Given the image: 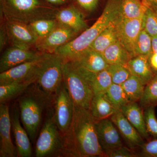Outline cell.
I'll list each match as a JSON object with an SVG mask.
<instances>
[{
  "mask_svg": "<svg viewBox=\"0 0 157 157\" xmlns=\"http://www.w3.org/2000/svg\"><path fill=\"white\" fill-rule=\"evenodd\" d=\"M98 140L101 148L106 154L123 146L121 135L110 118L96 121Z\"/></svg>",
  "mask_w": 157,
  "mask_h": 157,
  "instance_id": "4fadbf2b",
  "label": "cell"
},
{
  "mask_svg": "<svg viewBox=\"0 0 157 157\" xmlns=\"http://www.w3.org/2000/svg\"><path fill=\"white\" fill-rule=\"evenodd\" d=\"M78 34L69 27L58 22L48 36L38 40L35 47L42 53H55L59 48L75 39Z\"/></svg>",
  "mask_w": 157,
  "mask_h": 157,
  "instance_id": "8fae6325",
  "label": "cell"
},
{
  "mask_svg": "<svg viewBox=\"0 0 157 157\" xmlns=\"http://www.w3.org/2000/svg\"><path fill=\"white\" fill-rule=\"evenodd\" d=\"M142 17L130 19L123 17L120 14L114 21L118 40L132 58L134 57L136 41L142 29Z\"/></svg>",
  "mask_w": 157,
  "mask_h": 157,
  "instance_id": "9c48e42d",
  "label": "cell"
},
{
  "mask_svg": "<svg viewBox=\"0 0 157 157\" xmlns=\"http://www.w3.org/2000/svg\"><path fill=\"white\" fill-rule=\"evenodd\" d=\"M116 110L105 93L94 95L89 109L96 121L110 118Z\"/></svg>",
  "mask_w": 157,
  "mask_h": 157,
  "instance_id": "603a6c76",
  "label": "cell"
},
{
  "mask_svg": "<svg viewBox=\"0 0 157 157\" xmlns=\"http://www.w3.org/2000/svg\"><path fill=\"white\" fill-rule=\"evenodd\" d=\"M11 113L7 104H0V157L17 156V148L12 143Z\"/></svg>",
  "mask_w": 157,
  "mask_h": 157,
  "instance_id": "5bb4252c",
  "label": "cell"
},
{
  "mask_svg": "<svg viewBox=\"0 0 157 157\" xmlns=\"http://www.w3.org/2000/svg\"><path fill=\"white\" fill-rule=\"evenodd\" d=\"M64 62L58 54L44 53L36 82L45 94H55L63 83Z\"/></svg>",
  "mask_w": 157,
  "mask_h": 157,
  "instance_id": "8992f818",
  "label": "cell"
},
{
  "mask_svg": "<svg viewBox=\"0 0 157 157\" xmlns=\"http://www.w3.org/2000/svg\"><path fill=\"white\" fill-rule=\"evenodd\" d=\"M4 18L30 24L38 20L53 19L59 9L44 0H0Z\"/></svg>",
  "mask_w": 157,
  "mask_h": 157,
  "instance_id": "3957f363",
  "label": "cell"
},
{
  "mask_svg": "<svg viewBox=\"0 0 157 157\" xmlns=\"http://www.w3.org/2000/svg\"><path fill=\"white\" fill-rule=\"evenodd\" d=\"M102 55L109 65L119 64L126 66L132 58L128 51L118 40L108 47Z\"/></svg>",
  "mask_w": 157,
  "mask_h": 157,
  "instance_id": "cb8c5ba5",
  "label": "cell"
},
{
  "mask_svg": "<svg viewBox=\"0 0 157 157\" xmlns=\"http://www.w3.org/2000/svg\"><path fill=\"white\" fill-rule=\"evenodd\" d=\"M37 157L64 155V135L56 123L53 114L46 119L35 146Z\"/></svg>",
  "mask_w": 157,
  "mask_h": 157,
  "instance_id": "5b68a950",
  "label": "cell"
},
{
  "mask_svg": "<svg viewBox=\"0 0 157 157\" xmlns=\"http://www.w3.org/2000/svg\"><path fill=\"white\" fill-rule=\"evenodd\" d=\"M45 103L36 94H27L18 100L21 120L32 141L36 139Z\"/></svg>",
  "mask_w": 157,
  "mask_h": 157,
  "instance_id": "52a82bcc",
  "label": "cell"
},
{
  "mask_svg": "<svg viewBox=\"0 0 157 157\" xmlns=\"http://www.w3.org/2000/svg\"><path fill=\"white\" fill-rule=\"evenodd\" d=\"M152 53V37L142 29L135 44L134 56L138 55L149 56Z\"/></svg>",
  "mask_w": 157,
  "mask_h": 157,
  "instance_id": "4dcf8cb0",
  "label": "cell"
},
{
  "mask_svg": "<svg viewBox=\"0 0 157 157\" xmlns=\"http://www.w3.org/2000/svg\"><path fill=\"white\" fill-rule=\"evenodd\" d=\"M53 6H62L67 2V0H44Z\"/></svg>",
  "mask_w": 157,
  "mask_h": 157,
  "instance_id": "b9f144b4",
  "label": "cell"
},
{
  "mask_svg": "<svg viewBox=\"0 0 157 157\" xmlns=\"http://www.w3.org/2000/svg\"><path fill=\"white\" fill-rule=\"evenodd\" d=\"M34 82H35L30 81L0 85L1 104L19 96Z\"/></svg>",
  "mask_w": 157,
  "mask_h": 157,
  "instance_id": "83f0119b",
  "label": "cell"
},
{
  "mask_svg": "<svg viewBox=\"0 0 157 157\" xmlns=\"http://www.w3.org/2000/svg\"><path fill=\"white\" fill-rule=\"evenodd\" d=\"M137 149L139 151L137 156L157 157V139L147 140Z\"/></svg>",
  "mask_w": 157,
  "mask_h": 157,
  "instance_id": "d590c367",
  "label": "cell"
},
{
  "mask_svg": "<svg viewBox=\"0 0 157 157\" xmlns=\"http://www.w3.org/2000/svg\"><path fill=\"white\" fill-rule=\"evenodd\" d=\"M43 53L12 46L7 48L1 57L0 72L2 73L23 63L40 58Z\"/></svg>",
  "mask_w": 157,
  "mask_h": 157,
  "instance_id": "2e32d148",
  "label": "cell"
},
{
  "mask_svg": "<svg viewBox=\"0 0 157 157\" xmlns=\"http://www.w3.org/2000/svg\"><path fill=\"white\" fill-rule=\"evenodd\" d=\"M55 111L56 123L64 135L70 129L74 116L75 105L63 81L55 94Z\"/></svg>",
  "mask_w": 157,
  "mask_h": 157,
  "instance_id": "ba28073f",
  "label": "cell"
},
{
  "mask_svg": "<svg viewBox=\"0 0 157 157\" xmlns=\"http://www.w3.org/2000/svg\"><path fill=\"white\" fill-rule=\"evenodd\" d=\"M129 102H137L143 95L145 85L139 78L131 75L121 85Z\"/></svg>",
  "mask_w": 157,
  "mask_h": 157,
  "instance_id": "4316f807",
  "label": "cell"
},
{
  "mask_svg": "<svg viewBox=\"0 0 157 157\" xmlns=\"http://www.w3.org/2000/svg\"><path fill=\"white\" fill-rule=\"evenodd\" d=\"M120 110L144 140L152 139L147 131L144 110L137 102H129Z\"/></svg>",
  "mask_w": 157,
  "mask_h": 157,
  "instance_id": "ffe728a7",
  "label": "cell"
},
{
  "mask_svg": "<svg viewBox=\"0 0 157 157\" xmlns=\"http://www.w3.org/2000/svg\"><path fill=\"white\" fill-rule=\"evenodd\" d=\"M4 19L9 42L12 46L26 49H31L33 46H35L39 37L30 25L13 20Z\"/></svg>",
  "mask_w": 157,
  "mask_h": 157,
  "instance_id": "30bf717a",
  "label": "cell"
},
{
  "mask_svg": "<svg viewBox=\"0 0 157 157\" xmlns=\"http://www.w3.org/2000/svg\"><path fill=\"white\" fill-rule=\"evenodd\" d=\"M148 61L153 71L157 74V53L152 52L148 56Z\"/></svg>",
  "mask_w": 157,
  "mask_h": 157,
  "instance_id": "ab89813d",
  "label": "cell"
},
{
  "mask_svg": "<svg viewBox=\"0 0 157 157\" xmlns=\"http://www.w3.org/2000/svg\"><path fill=\"white\" fill-rule=\"evenodd\" d=\"M11 128L13 131L17 156L30 157L33 155L30 137L24 128L21 124L19 110L14 107L11 113Z\"/></svg>",
  "mask_w": 157,
  "mask_h": 157,
  "instance_id": "e0dca14e",
  "label": "cell"
},
{
  "mask_svg": "<svg viewBox=\"0 0 157 157\" xmlns=\"http://www.w3.org/2000/svg\"><path fill=\"white\" fill-rule=\"evenodd\" d=\"M105 94L116 109H121L130 102L121 85L113 83Z\"/></svg>",
  "mask_w": 157,
  "mask_h": 157,
  "instance_id": "f546056e",
  "label": "cell"
},
{
  "mask_svg": "<svg viewBox=\"0 0 157 157\" xmlns=\"http://www.w3.org/2000/svg\"><path fill=\"white\" fill-rule=\"evenodd\" d=\"M55 18L58 22L69 27L78 34L89 28L83 14L73 5L59 9Z\"/></svg>",
  "mask_w": 157,
  "mask_h": 157,
  "instance_id": "ac0fdd59",
  "label": "cell"
},
{
  "mask_svg": "<svg viewBox=\"0 0 157 157\" xmlns=\"http://www.w3.org/2000/svg\"><path fill=\"white\" fill-rule=\"evenodd\" d=\"M126 67L130 73L146 85L151 81L155 74L153 71L148 61V56H136L131 58Z\"/></svg>",
  "mask_w": 157,
  "mask_h": 157,
  "instance_id": "7402d4cb",
  "label": "cell"
},
{
  "mask_svg": "<svg viewBox=\"0 0 157 157\" xmlns=\"http://www.w3.org/2000/svg\"><path fill=\"white\" fill-rule=\"evenodd\" d=\"M71 61L77 66L93 72L106 70L109 66L102 54L90 48Z\"/></svg>",
  "mask_w": 157,
  "mask_h": 157,
  "instance_id": "44dd1931",
  "label": "cell"
},
{
  "mask_svg": "<svg viewBox=\"0 0 157 157\" xmlns=\"http://www.w3.org/2000/svg\"><path fill=\"white\" fill-rule=\"evenodd\" d=\"M118 40L114 22L97 37L89 48L102 54L108 47Z\"/></svg>",
  "mask_w": 157,
  "mask_h": 157,
  "instance_id": "d4e9b609",
  "label": "cell"
},
{
  "mask_svg": "<svg viewBox=\"0 0 157 157\" xmlns=\"http://www.w3.org/2000/svg\"><path fill=\"white\" fill-rule=\"evenodd\" d=\"M107 157H137L135 151L124 145L114 149L106 154Z\"/></svg>",
  "mask_w": 157,
  "mask_h": 157,
  "instance_id": "8d00e7d4",
  "label": "cell"
},
{
  "mask_svg": "<svg viewBox=\"0 0 157 157\" xmlns=\"http://www.w3.org/2000/svg\"><path fill=\"white\" fill-rule=\"evenodd\" d=\"M152 52L157 53V36L152 37Z\"/></svg>",
  "mask_w": 157,
  "mask_h": 157,
  "instance_id": "7bdbcfd3",
  "label": "cell"
},
{
  "mask_svg": "<svg viewBox=\"0 0 157 157\" xmlns=\"http://www.w3.org/2000/svg\"><path fill=\"white\" fill-rule=\"evenodd\" d=\"M110 118L129 148L135 151V150L139 148L144 143V139L120 109L116 110Z\"/></svg>",
  "mask_w": 157,
  "mask_h": 157,
  "instance_id": "9a60e30c",
  "label": "cell"
},
{
  "mask_svg": "<svg viewBox=\"0 0 157 157\" xmlns=\"http://www.w3.org/2000/svg\"><path fill=\"white\" fill-rule=\"evenodd\" d=\"M120 0H107L101 16L91 26L75 39L62 46L55 53L65 61L75 59L90 48L97 37L114 22L120 14Z\"/></svg>",
  "mask_w": 157,
  "mask_h": 157,
  "instance_id": "7a4b0ae2",
  "label": "cell"
},
{
  "mask_svg": "<svg viewBox=\"0 0 157 157\" xmlns=\"http://www.w3.org/2000/svg\"><path fill=\"white\" fill-rule=\"evenodd\" d=\"M146 7L142 17V29L151 37L157 36V11Z\"/></svg>",
  "mask_w": 157,
  "mask_h": 157,
  "instance_id": "d6a6232c",
  "label": "cell"
},
{
  "mask_svg": "<svg viewBox=\"0 0 157 157\" xmlns=\"http://www.w3.org/2000/svg\"><path fill=\"white\" fill-rule=\"evenodd\" d=\"M142 2L146 7L157 11V0H142Z\"/></svg>",
  "mask_w": 157,
  "mask_h": 157,
  "instance_id": "60d3db41",
  "label": "cell"
},
{
  "mask_svg": "<svg viewBox=\"0 0 157 157\" xmlns=\"http://www.w3.org/2000/svg\"><path fill=\"white\" fill-rule=\"evenodd\" d=\"M44 53L40 58L26 62L0 74V85L14 82H36Z\"/></svg>",
  "mask_w": 157,
  "mask_h": 157,
  "instance_id": "7c38bea8",
  "label": "cell"
},
{
  "mask_svg": "<svg viewBox=\"0 0 157 157\" xmlns=\"http://www.w3.org/2000/svg\"><path fill=\"white\" fill-rule=\"evenodd\" d=\"M9 42L8 34L5 26V19L4 22L2 23L0 29V50L1 52L5 48L7 43Z\"/></svg>",
  "mask_w": 157,
  "mask_h": 157,
  "instance_id": "f35d334b",
  "label": "cell"
},
{
  "mask_svg": "<svg viewBox=\"0 0 157 157\" xmlns=\"http://www.w3.org/2000/svg\"><path fill=\"white\" fill-rule=\"evenodd\" d=\"M57 23L56 18L43 19L36 21L29 25L39 37V39H40L48 36L55 27Z\"/></svg>",
  "mask_w": 157,
  "mask_h": 157,
  "instance_id": "1f68e13d",
  "label": "cell"
},
{
  "mask_svg": "<svg viewBox=\"0 0 157 157\" xmlns=\"http://www.w3.org/2000/svg\"><path fill=\"white\" fill-rule=\"evenodd\" d=\"M142 109L157 106V74L145 85L143 95L139 101Z\"/></svg>",
  "mask_w": 157,
  "mask_h": 157,
  "instance_id": "f1b7e54d",
  "label": "cell"
},
{
  "mask_svg": "<svg viewBox=\"0 0 157 157\" xmlns=\"http://www.w3.org/2000/svg\"><path fill=\"white\" fill-rule=\"evenodd\" d=\"M147 131L152 139H157V119L155 107H150L144 110Z\"/></svg>",
  "mask_w": 157,
  "mask_h": 157,
  "instance_id": "e575fe53",
  "label": "cell"
},
{
  "mask_svg": "<svg viewBox=\"0 0 157 157\" xmlns=\"http://www.w3.org/2000/svg\"><path fill=\"white\" fill-rule=\"evenodd\" d=\"M71 62L88 82L94 94L105 93L112 84V78L107 69L98 72H93L77 66Z\"/></svg>",
  "mask_w": 157,
  "mask_h": 157,
  "instance_id": "d6986e66",
  "label": "cell"
},
{
  "mask_svg": "<svg viewBox=\"0 0 157 157\" xmlns=\"http://www.w3.org/2000/svg\"><path fill=\"white\" fill-rule=\"evenodd\" d=\"M63 81L75 107L89 110L94 94L71 61L64 62Z\"/></svg>",
  "mask_w": 157,
  "mask_h": 157,
  "instance_id": "277c9868",
  "label": "cell"
},
{
  "mask_svg": "<svg viewBox=\"0 0 157 157\" xmlns=\"http://www.w3.org/2000/svg\"><path fill=\"white\" fill-rule=\"evenodd\" d=\"M95 123L88 109L75 106L71 126L64 135V155L105 157L98 140Z\"/></svg>",
  "mask_w": 157,
  "mask_h": 157,
  "instance_id": "6da1fadb",
  "label": "cell"
},
{
  "mask_svg": "<svg viewBox=\"0 0 157 157\" xmlns=\"http://www.w3.org/2000/svg\"><path fill=\"white\" fill-rule=\"evenodd\" d=\"M146 8L142 0H120L121 15L125 18L142 17Z\"/></svg>",
  "mask_w": 157,
  "mask_h": 157,
  "instance_id": "484cf974",
  "label": "cell"
},
{
  "mask_svg": "<svg viewBox=\"0 0 157 157\" xmlns=\"http://www.w3.org/2000/svg\"><path fill=\"white\" fill-rule=\"evenodd\" d=\"M107 70L111 76L113 83L121 85L132 74L125 66L114 64H109Z\"/></svg>",
  "mask_w": 157,
  "mask_h": 157,
  "instance_id": "836d02e7",
  "label": "cell"
},
{
  "mask_svg": "<svg viewBox=\"0 0 157 157\" xmlns=\"http://www.w3.org/2000/svg\"><path fill=\"white\" fill-rule=\"evenodd\" d=\"M77 4L86 11H92L98 7L99 0H75Z\"/></svg>",
  "mask_w": 157,
  "mask_h": 157,
  "instance_id": "74e56055",
  "label": "cell"
}]
</instances>
